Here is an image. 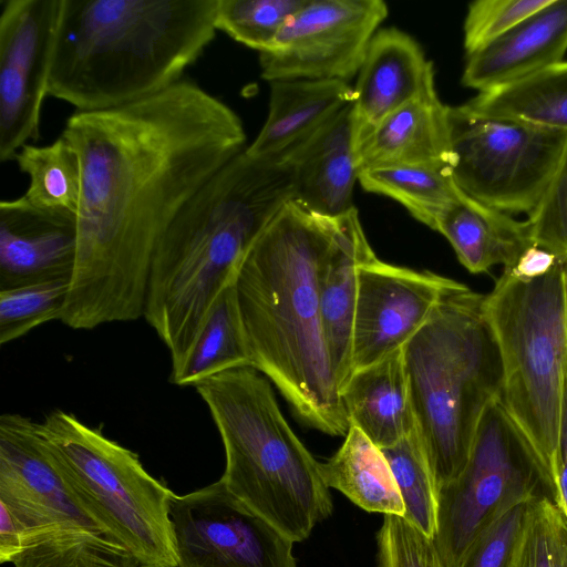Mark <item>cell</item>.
<instances>
[{
    "mask_svg": "<svg viewBox=\"0 0 567 567\" xmlns=\"http://www.w3.org/2000/svg\"><path fill=\"white\" fill-rule=\"evenodd\" d=\"M377 558V567H445L434 540L395 515L383 518Z\"/></svg>",
    "mask_w": 567,
    "mask_h": 567,
    "instance_id": "37",
    "label": "cell"
},
{
    "mask_svg": "<svg viewBox=\"0 0 567 567\" xmlns=\"http://www.w3.org/2000/svg\"><path fill=\"white\" fill-rule=\"evenodd\" d=\"M338 226L287 202L246 254L235 279L255 369L309 427L347 435L350 424L323 333L318 275Z\"/></svg>",
    "mask_w": 567,
    "mask_h": 567,
    "instance_id": "2",
    "label": "cell"
},
{
    "mask_svg": "<svg viewBox=\"0 0 567 567\" xmlns=\"http://www.w3.org/2000/svg\"><path fill=\"white\" fill-rule=\"evenodd\" d=\"M513 567H567V518L551 497L530 503Z\"/></svg>",
    "mask_w": 567,
    "mask_h": 567,
    "instance_id": "34",
    "label": "cell"
},
{
    "mask_svg": "<svg viewBox=\"0 0 567 567\" xmlns=\"http://www.w3.org/2000/svg\"><path fill=\"white\" fill-rule=\"evenodd\" d=\"M64 0H6L0 14V161L39 138Z\"/></svg>",
    "mask_w": 567,
    "mask_h": 567,
    "instance_id": "13",
    "label": "cell"
},
{
    "mask_svg": "<svg viewBox=\"0 0 567 567\" xmlns=\"http://www.w3.org/2000/svg\"><path fill=\"white\" fill-rule=\"evenodd\" d=\"M241 367H252L235 281L219 295L181 370L169 375L178 386L197 383Z\"/></svg>",
    "mask_w": 567,
    "mask_h": 567,
    "instance_id": "28",
    "label": "cell"
},
{
    "mask_svg": "<svg viewBox=\"0 0 567 567\" xmlns=\"http://www.w3.org/2000/svg\"><path fill=\"white\" fill-rule=\"evenodd\" d=\"M350 426L358 427L383 450L396 444L416 426L403 348L357 370L341 390Z\"/></svg>",
    "mask_w": 567,
    "mask_h": 567,
    "instance_id": "22",
    "label": "cell"
},
{
    "mask_svg": "<svg viewBox=\"0 0 567 567\" xmlns=\"http://www.w3.org/2000/svg\"><path fill=\"white\" fill-rule=\"evenodd\" d=\"M12 564L14 567H145L109 534L80 526L30 530Z\"/></svg>",
    "mask_w": 567,
    "mask_h": 567,
    "instance_id": "27",
    "label": "cell"
},
{
    "mask_svg": "<svg viewBox=\"0 0 567 567\" xmlns=\"http://www.w3.org/2000/svg\"><path fill=\"white\" fill-rule=\"evenodd\" d=\"M221 437L227 489L293 543L332 513L320 463L284 417L267 378L241 367L194 386Z\"/></svg>",
    "mask_w": 567,
    "mask_h": 567,
    "instance_id": "6",
    "label": "cell"
},
{
    "mask_svg": "<svg viewBox=\"0 0 567 567\" xmlns=\"http://www.w3.org/2000/svg\"><path fill=\"white\" fill-rule=\"evenodd\" d=\"M551 0H476L464 20L466 55L498 39Z\"/></svg>",
    "mask_w": 567,
    "mask_h": 567,
    "instance_id": "35",
    "label": "cell"
},
{
    "mask_svg": "<svg viewBox=\"0 0 567 567\" xmlns=\"http://www.w3.org/2000/svg\"><path fill=\"white\" fill-rule=\"evenodd\" d=\"M358 181L364 190L399 202L434 230L442 213L464 194L450 166H379L360 171Z\"/></svg>",
    "mask_w": 567,
    "mask_h": 567,
    "instance_id": "29",
    "label": "cell"
},
{
    "mask_svg": "<svg viewBox=\"0 0 567 567\" xmlns=\"http://www.w3.org/2000/svg\"><path fill=\"white\" fill-rule=\"evenodd\" d=\"M561 258L533 245L523 251L512 268H504V270L519 279H533L549 272Z\"/></svg>",
    "mask_w": 567,
    "mask_h": 567,
    "instance_id": "39",
    "label": "cell"
},
{
    "mask_svg": "<svg viewBox=\"0 0 567 567\" xmlns=\"http://www.w3.org/2000/svg\"><path fill=\"white\" fill-rule=\"evenodd\" d=\"M567 0H551L505 34L466 55L464 86L478 93L502 86L564 60Z\"/></svg>",
    "mask_w": 567,
    "mask_h": 567,
    "instance_id": "20",
    "label": "cell"
},
{
    "mask_svg": "<svg viewBox=\"0 0 567 567\" xmlns=\"http://www.w3.org/2000/svg\"><path fill=\"white\" fill-rule=\"evenodd\" d=\"M377 257L354 207L338 216L333 240L318 275L321 319L332 371L340 390L353 373L352 340L361 267Z\"/></svg>",
    "mask_w": 567,
    "mask_h": 567,
    "instance_id": "19",
    "label": "cell"
},
{
    "mask_svg": "<svg viewBox=\"0 0 567 567\" xmlns=\"http://www.w3.org/2000/svg\"><path fill=\"white\" fill-rule=\"evenodd\" d=\"M71 277L30 282L0 290V343L21 338L35 327L60 320Z\"/></svg>",
    "mask_w": 567,
    "mask_h": 567,
    "instance_id": "32",
    "label": "cell"
},
{
    "mask_svg": "<svg viewBox=\"0 0 567 567\" xmlns=\"http://www.w3.org/2000/svg\"><path fill=\"white\" fill-rule=\"evenodd\" d=\"M353 101V86L344 81H272L268 116L245 152L255 157H279Z\"/></svg>",
    "mask_w": 567,
    "mask_h": 567,
    "instance_id": "23",
    "label": "cell"
},
{
    "mask_svg": "<svg viewBox=\"0 0 567 567\" xmlns=\"http://www.w3.org/2000/svg\"><path fill=\"white\" fill-rule=\"evenodd\" d=\"M28 530L20 519L0 503V561L12 563L20 553Z\"/></svg>",
    "mask_w": 567,
    "mask_h": 567,
    "instance_id": "40",
    "label": "cell"
},
{
    "mask_svg": "<svg viewBox=\"0 0 567 567\" xmlns=\"http://www.w3.org/2000/svg\"><path fill=\"white\" fill-rule=\"evenodd\" d=\"M435 230L450 241L458 261L472 274L487 272L496 265L512 268L534 245L527 219L517 220L465 194L442 213Z\"/></svg>",
    "mask_w": 567,
    "mask_h": 567,
    "instance_id": "24",
    "label": "cell"
},
{
    "mask_svg": "<svg viewBox=\"0 0 567 567\" xmlns=\"http://www.w3.org/2000/svg\"><path fill=\"white\" fill-rule=\"evenodd\" d=\"M307 0H219L216 27L237 42L268 50L286 21Z\"/></svg>",
    "mask_w": 567,
    "mask_h": 567,
    "instance_id": "33",
    "label": "cell"
},
{
    "mask_svg": "<svg viewBox=\"0 0 567 567\" xmlns=\"http://www.w3.org/2000/svg\"><path fill=\"white\" fill-rule=\"evenodd\" d=\"M176 567H297L293 542L217 482L174 495Z\"/></svg>",
    "mask_w": 567,
    "mask_h": 567,
    "instance_id": "12",
    "label": "cell"
},
{
    "mask_svg": "<svg viewBox=\"0 0 567 567\" xmlns=\"http://www.w3.org/2000/svg\"><path fill=\"white\" fill-rule=\"evenodd\" d=\"M382 452L402 497L403 518L433 539L437 529V488L416 426Z\"/></svg>",
    "mask_w": 567,
    "mask_h": 567,
    "instance_id": "31",
    "label": "cell"
},
{
    "mask_svg": "<svg viewBox=\"0 0 567 567\" xmlns=\"http://www.w3.org/2000/svg\"><path fill=\"white\" fill-rule=\"evenodd\" d=\"M550 485L527 437L499 398L484 411L462 473L437 492L433 538L445 567H460L471 544L513 507Z\"/></svg>",
    "mask_w": 567,
    "mask_h": 567,
    "instance_id": "9",
    "label": "cell"
},
{
    "mask_svg": "<svg viewBox=\"0 0 567 567\" xmlns=\"http://www.w3.org/2000/svg\"><path fill=\"white\" fill-rule=\"evenodd\" d=\"M30 178L23 195L33 206L76 216L81 197V165L73 146L62 136L45 146L25 144L14 157Z\"/></svg>",
    "mask_w": 567,
    "mask_h": 567,
    "instance_id": "30",
    "label": "cell"
},
{
    "mask_svg": "<svg viewBox=\"0 0 567 567\" xmlns=\"http://www.w3.org/2000/svg\"><path fill=\"white\" fill-rule=\"evenodd\" d=\"M280 156L292 168L293 199L330 217L351 209L359 177L353 103L342 107Z\"/></svg>",
    "mask_w": 567,
    "mask_h": 567,
    "instance_id": "18",
    "label": "cell"
},
{
    "mask_svg": "<svg viewBox=\"0 0 567 567\" xmlns=\"http://www.w3.org/2000/svg\"><path fill=\"white\" fill-rule=\"evenodd\" d=\"M355 156L359 172L390 165L452 167L447 105L437 94L406 103L357 143Z\"/></svg>",
    "mask_w": 567,
    "mask_h": 567,
    "instance_id": "21",
    "label": "cell"
},
{
    "mask_svg": "<svg viewBox=\"0 0 567 567\" xmlns=\"http://www.w3.org/2000/svg\"><path fill=\"white\" fill-rule=\"evenodd\" d=\"M386 16L382 0H307L259 54L261 76L349 82Z\"/></svg>",
    "mask_w": 567,
    "mask_h": 567,
    "instance_id": "11",
    "label": "cell"
},
{
    "mask_svg": "<svg viewBox=\"0 0 567 567\" xmlns=\"http://www.w3.org/2000/svg\"><path fill=\"white\" fill-rule=\"evenodd\" d=\"M533 501L513 507L487 527L471 544L460 567H513Z\"/></svg>",
    "mask_w": 567,
    "mask_h": 567,
    "instance_id": "36",
    "label": "cell"
},
{
    "mask_svg": "<svg viewBox=\"0 0 567 567\" xmlns=\"http://www.w3.org/2000/svg\"><path fill=\"white\" fill-rule=\"evenodd\" d=\"M39 429L104 532L145 567H176L169 517L175 494L137 454L65 411H52Z\"/></svg>",
    "mask_w": 567,
    "mask_h": 567,
    "instance_id": "8",
    "label": "cell"
},
{
    "mask_svg": "<svg viewBox=\"0 0 567 567\" xmlns=\"http://www.w3.org/2000/svg\"><path fill=\"white\" fill-rule=\"evenodd\" d=\"M61 136L82 185L78 246L60 321L78 330L144 316L152 259L175 216L245 151L240 117L192 81L103 111L74 112Z\"/></svg>",
    "mask_w": 567,
    "mask_h": 567,
    "instance_id": "1",
    "label": "cell"
},
{
    "mask_svg": "<svg viewBox=\"0 0 567 567\" xmlns=\"http://www.w3.org/2000/svg\"><path fill=\"white\" fill-rule=\"evenodd\" d=\"M454 182L468 197L529 216L554 177L567 133L447 106Z\"/></svg>",
    "mask_w": 567,
    "mask_h": 567,
    "instance_id": "10",
    "label": "cell"
},
{
    "mask_svg": "<svg viewBox=\"0 0 567 567\" xmlns=\"http://www.w3.org/2000/svg\"><path fill=\"white\" fill-rule=\"evenodd\" d=\"M465 105L481 115L567 133V61L480 92Z\"/></svg>",
    "mask_w": 567,
    "mask_h": 567,
    "instance_id": "26",
    "label": "cell"
},
{
    "mask_svg": "<svg viewBox=\"0 0 567 567\" xmlns=\"http://www.w3.org/2000/svg\"><path fill=\"white\" fill-rule=\"evenodd\" d=\"M76 216L40 209L24 196L0 203V288L71 277Z\"/></svg>",
    "mask_w": 567,
    "mask_h": 567,
    "instance_id": "17",
    "label": "cell"
},
{
    "mask_svg": "<svg viewBox=\"0 0 567 567\" xmlns=\"http://www.w3.org/2000/svg\"><path fill=\"white\" fill-rule=\"evenodd\" d=\"M485 312L502 360L499 400L536 452L551 495L567 381V259L533 279L504 270L485 295Z\"/></svg>",
    "mask_w": 567,
    "mask_h": 567,
    "instance_id": "7",
    "label": "cell"
},
{
    "mask_svg": "<svg viewBox=\"0 0 567 567\" xmlns=\"http://www.w3.org/2000/svg\"><path fill=\"white\" fill-rule=\"evenodd\" d=\"M403 357L416 429L439 492L464 470L480 420L502 391L485 295L456 281L403 347Z\"/></svg>",
    "mask_w": 567,
    "mask_h": 567,
    "instance_id": "5",
    "label": "cell"
},
{
    "mask_svg": "<svg viewBox=\"0 0 567 567\" xmlns=\"http://www.w3.org/2000/svg\"><path fill=\"white\" fill-rule=\"evenodd\" d=\"M353 91L357 145L392 112L436 94L433 64L411 35L396 28L380 29L368 45Z\"/></svg>",
    "mask_w": 567,
    "mask_h": 567,
    "instance_id": "16",
    "label": "cell"
},
{
    "mask_svg": "<svg viewBox=\"0 0 567 567\" xmlns=\"http://www.w3.org/2000/svg\"><path fill=\"white\" fill-rule=\"evenodd\" d=\"M219 0H64L48 95L118 107L181 81L215 38Z\"/></svg>",
    "mask_w": 567,
    "mask_h": 567,
    "instance_id": "4",
    "label": "cell"
},
{
    "mask_svg": "<svg viewBox=\"0 0 567 567\" xmlns=\"http://www.w3.org/2000/svg\"><path fill=\"white\" fill-rule=\"evenodd\" d=\"M0 503L28 533L51 526L105 533L70 483L39 422L18 413L0 416Z\"/></svg>",
    "mask_w": 567,
    "mask_h": 567,
    "instance_id": "14",
    "label": "cell"
},
{
    "mask_svg": "<svg viewBox=\"0 0 567 567\" xmlns=\"http://www.w3.org/2000/svg\"><path fill=\"white\" fill-rule=\"evenodd\" d=\"M324 483L367 512L404 516V505L382 452L358 427L350 426L341 447L320 463Z\"/></svg>",
    "mask_w": 567,
    "mask_h": 567,
    "instance_id": "25",
    "label": "cell"
},
{
    "mask_svg": "<svg viewBox=\"0 0 567 567\" xmlns=\"http://www.w3.org/2000/svg\"><path fill=\"white\" fill-rule=\"evenodd\" d=\"M527 221L534 245L567 259V147Z\"/></svg>",
    "mask_w": 567,
    "mask_h": 567,
    "instance_id": "38",
    "label": "cell"
},
{
    "mask_svg": "<svg viewBox=\"0 0 567 567\" xmlns=\"http://www.w3.org/2000/svg\"><path fill=\"white\" fill-rule=\"evenodd\" d=\"M293 197L288 162L243 151L175 216L152 259L143 316L169 351L171 375L185 363L249 248Z\"/></svg>",
    "mask_w": 567,
    "mask_h": 567,
    "instance_id": "3",
    "label": "cell"
},
{
    "mask_svg": "<svg viewBox=\"0 0 567 567\" xmlns=\"http://www.w3.org/2000/svg\"><path fill=\"white\" fill-rule=\"evenodd\" d=\"M551 498L567 518V381Z\"/></svg>",
    "mask_w": 567,
    "mask_h": 567,
    "instance_id": "41",
    "label": "cell"
},
{
    "mask_svg": "<svg viewBox=\"0 0 567 567\" xmlns=\"http://www.w3.org/2000/svg\"><path fill=\"white\" fill-rule=\"evenodd\" d=\"M456 280L374 257L359 272L353 323V372L402 349L430 319Z\"/></svg>",
    "mask_w": 567,
    "mask_h": 567,
    "instance_id": "15",
    "label": "cell"
}]
</instances>
